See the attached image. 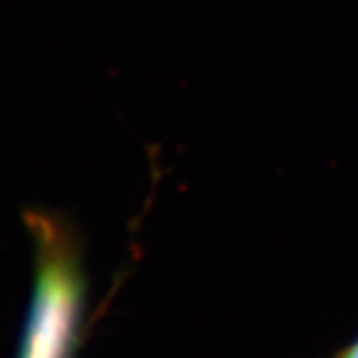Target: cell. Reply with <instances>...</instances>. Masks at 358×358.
Listing matches in <instances>:
<instances>
[{"mask_svg": "<svg viewBox=\"0 0 358 358\" xmlns=\"http://www.w3.org/2000/svg\"><path fill=\"white\" fill-rule=\"evenodd\" d=\"M329 358H358V334L350 343H346L345 346L336 348Z\"/></svg>", "mask_w": 358, "mask_h": 358, "instance_id": "cell-2", "label": "cell"}, {"mask_svg": "<svg viewBox=\"0 0 358 358\" xmlns=\"http://www.w3.org/2000/svg\"><path fill=\"white\" fill-rule=\"evenodd\" d=\"M34 243V291L18 358H72L86 281L72 227L56 215L28 211Z\"/></svg>", "mask_w": 358, "mask_h": 358, "instance_id": "cell-1", "label": "cell"}]
</instances>
